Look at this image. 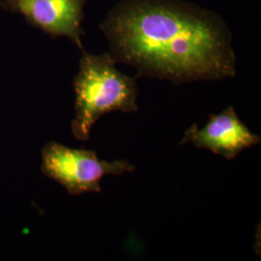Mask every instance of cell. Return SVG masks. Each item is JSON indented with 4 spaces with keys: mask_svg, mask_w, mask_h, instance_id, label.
Listing matches in <instances>:
<instances>
[{
    "mask_svg": "<svg viewBox=\"0 0 261 261\" xmlns=\"http://www.w3.org/2000/svg\"><path fill=\"white\" fill-rule=\"evenodd\" d=\"M187 142L232 160L243 150L259 144L260 138L248 129L232 107H228L219 114H211L202 128L196 124L191 126L181 144Z\"/></svg>",
    "mask_w": 261,
    "mask_h": 261,
    "instance_id": "5b68a950",
    "label": "cell"
},
{
    "mask_svg": "<svg viewBox=\"0 0 261 261\" xmlns=\"http://www.w3.org/2000/svg\"><path fill=\"white\" fill-rule=\"evenodd\" d=\"M86 0H2L0 8L21 14L29 25L50 37H67L84 50V7Z\"/></svg>",
    "mask_w": 261,
    "mask_h": 261,
    "instance_id": "277c9868",
    "label": "cell"
},
{
    "mask_svg": "<svg viewBox=\"0 0 261 261\" xmlns=\"http://www.w3.org/2000/svg\"><path fill=\"white\" fill-rule=\"evenodd\" d=\"M42 171L65 188L71 196L100 193L106 175L133 172L135 167L126 160L106 162L92 150L74 149L48 142L41 151Z\"/></svg>",
    "mask_w": 261,
    "mask_h": 261,
    "instance_id": "3957f363",
    "label": "cell"
},
{
    "mask_svg": "<svg viewBox=\"0 0 261 261\" xmlns=\"http://www.w3.org/2000/svg\"><path fill=\"white\" fill-rule=\"evenodd\" d=\"M117 62L175 84L236 74L231 35L223 19L179 0H122L100 24Z\"/></svg>",
    "mask_w": 261,
    "mask_h": 261,
    "instance_id": "6da1fadb",
    "label": "cell"
},
{
    "mask_svg": "<svg viewBox=\"0 0 261 261\" xmlns=\"http://www.w3.org/2000/svg\"><path fill=\"white\" fill-rule=\"evenodd\" d=\"M83 51L74 81L75 119L72 132L76 140L86 141L94 124L112 112L138 111L136 80L118 71L110 53L95 56Z\"/></svg>",
    "mask_w": 261,
    "mask_h": 261,
    "instance_id": "7a4b0ae2",
    "label": "cell"
}]
</instances>
